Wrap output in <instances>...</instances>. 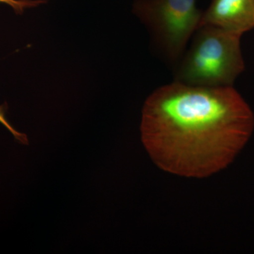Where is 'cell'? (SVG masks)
Returning a JSON list of instances; mask_svg holds the SVG:
<instances>
[{
	"instance_id": "6",
	"label": "cell",
	"mask_w": 254,
	"mask_h": 254,
	"mask_svg": "<svg viewBox=\"0 0 254 254\" xmlns=\"http://www.w3.org/2000/svg\"><path fill=\"white\" fill-rule=\"evenodd\" d=\"M5 112H6V109H5L4 105H1L0 106V123L1 125H4L6 128L10 132H11V134L14 136V138H16L17 141L21 142L23 144L27 145L28 143V140L27 136L26 135H25L24 133H20L16 131V129L10 125L8 120H6V116H5Z\"/></svg>"
},
{
	"instance_id": "4",
	"label": "cell",
	"mask_w": 254,
	"mask_h": 254,
	"mask_svg": "<svg viewBox=\"0 0 254 254\" xmlns=\"http://www.w3.org/2000/svg\"><path fill=\"white\" fill-rule=\"evenodd\" d=\"M200 26L221 28L242 36L254 28V0H213L202 14Z\"/></svg>"
},
{
	"instance_id": "3",
	"label": "cell",
	"mask_w": 254,
	"mask_h": 254,
	"mask_svg": "<svg viewBox=\"0 0 254 254\" xmlns=\"http://www.w3.org/2000/svg\"><path fill=\"white\" fill-rule=\"evenodd\" d=\"M136 11L151 30L160 49L172 61L181 58L199 28L202 16L195 0H148L138 3Z\"/></svg>"
},
{
	"instance_id": "2",
	"label": "cell",
	"mask_w": 254,
	"mask_h": 254,
	"mask_svg": "<svg viewBox=\"0 0 254 254\" xmlns=\"http://www.w3.org/2000/svg\"><path fill=\"white\" fill-rule=\"evenodd\" d=\"M241 36L210 26H200L184 57L176 81L192 86H232L245 68Z\"/></svg>"
},
{
	"instance_id": "5",
	"label": "cell",
	"mask_w": 254,
	"mask_h": 254,
	"mask_svg": "<svg viewBox=\"0 0 254 254\" xmlns=\"http://www.w3.org/2000/svg\"><path fill=\"white\" fill-rule=\"evenodd\" d=\"M45 2V0H0V4L9 5L16 14H22L25 9L36 7Z\"/></svg>"
},
{
	"instance_id": "1",
	"label": "cell",
	"mask_w": 254,
	"mask_h": 254,
	"mask_svg": "<svg viewBox=\"0 0 254 254\" xmlns=\"http://www.w3.org/2000/svg\"><path fill=\"white\" fill-rule=\"evenodd\" d=\"M254 115L232 86L175 81L158 88L143 106V145L162 170L203 178L227 168L250 140Z\"/></svg>"
}]
</instances>
